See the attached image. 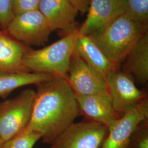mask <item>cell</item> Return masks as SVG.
<instances>
[{
	"instance_id": "cell-3",
	"label": "cell",
	"mask_w": 148,
	"mask_h": 148,
	"mask_svg": "<svg viewBox=\"0 0 148 148\" xmlns=\"http://www.w3.org/2000/svg\"><path fill=\"white\" fill-rule=\"evenodd\" d=\"M79 35L78 29H76L45 47L37 50L32 49L24 57L23 65L31 72L66 78Z\"/></svg>"
},
{
	"instance_id": "cell-14",
	"label": "cell",
	"mask_w": 148,
	"mask_h": 148,
	"mask_svg": "<svg viewBox=\"0 0 148 148\" xmlns=\"http://www.w3.org/2000/svg\"><path fill=\"white\" fill-rule=\"evenodd\" d=\"M121 71L134 82L145 85L148 81V33L139 38L125 59Z\"/></svg>"
},
{
	"instance_id": "cell-13",
	"label": "cell",
	"mask_w": 148,
	"mask_h": 148,
	"mask_svg": "<svg viewBox=\"0 0 148 148\" xmlns=\"http://www.w3.org/2000/svg\"><path fill=\"white\" fill-rule=\"evenodd\" d=\"M32 49L0 29V74L31 72L23 65V59Z\"/></svg>"
},
{
	"instance_id": "cell-23",
	"label": "cell",
	"mask_w": 148,
	"mask_h": 148,
	"mask_svg": "<svg viewBox=\"0 0 148 148\" xmlns=\"http://www.w3.org/2000/svg\"><path fill=\"white\" fill-rule=\"evenodd\" d=\"M3 142L2 140V139H1V138H0V148H2V145H3Z\"/></svg>"
},
{
	"instance_id": "cell-1",
	"label": "cell",
	"mask_w": 148,
	"mask_h": 148,
	"mask_svg": "<svg viewBox=\"0 0 148 148\" xmlns=\"http://www.w3.org/2000/svg\"><path fill=\"white\" fill-rule=\"evenodd\" d=\"M36 91L27 127L51 144L81 115L74 92L65 77L53 76L35 84Z\"/></svg>"
},
{
	"instance_id": "cell-11",
	"label": "cell",
	"mask_w": 148,
	"mask_h": 148,
	"mask_svg": "<svg viewBox=\"0 0 148 148\" xmlns=\"http://www.w3.org/2000/svg\"><path fill=\"white\" fill-rule=\"evenodd\" d=\"M81 115L86 120L110 127L121 115L115 111L107 91L87 95H75Z\"/></svg>"
},
{
	"instance_id": "cell-8",
	"label": "cell",
	"mask_w": 148,
	"mask_h": 148,
	"mask_svg": "<svg viewBox=\"0 0 148 148\" xmlns=\"http://www.w3.org/2000/svg\"><path fill=\"white\" fill-rule=\"evenodd\" d=\"M66 79L75 95H87L107 91L105 79L91 68L74 51Z\"/></svg>"
},
{
	"instance_id": "cell-20",
	"label": "cell",
	"mask_w": 148,
	"mask_h": 148,
	"mask_svg": "<svg viewBox=\"0 0 148 148\" xmlns=\"http://www.w3.org/2000/svg\"><path fill=\"white\" fill-rule=\"evenodd\" d=\"M40 0H12V11L13 16L38 9Z\"/></svg>"
},
{
	"instance_id": "cell-2",
	"label": "cell",
	"mask_w": 148,
	"mask_h": 148,
	"mask_svg": "<svg viewBox=\"0 0 148 148\" xmlns=\"http://www.w3.org/2000/svg\"><path fill=\"white\" fill-rule=\"evenodd\" d=\"M147 28L148 25L123 13L90 36L107 58L119 67L139 38L148 31Z\"/></svg>"
},
{
	"instance_id": "cell-6",
	"label": "cell",
	"mask_w": 148,
	"mask_h": 148,
	"mask_svg": "<svg viewBox=\"0 0 148 148\" xmlns=\"http://www.w3.org/2000/svg\"><path fill=\"white\" fill-rule=\"evenodd\" d=\"M109 128L88 120L72 123L52 143L51 148H101Z\"/></svg>"
},
{
	"instance_id": "cell-18",
	"label": "cell",
	"mask_w": 148,
	"mask_h": 148,
	"mask_svg": "<svg viewBox=\"0 0 148 148\" xmlns=\"http://www.w3.org/2000/svg\"><path fill=\"white\" fill-rule=\"evenodd\" d=\"M125 13L138 23L148 25V0H126Z\"/></svg>"
},
{
	"instance_id": "cell-22",
	"label": "cell",
	"mask_w": 148,
	"mask_h": 148,
	"mask_svg": "<svg viewBox=\"0 0 148 148\" xmlns=\"http://www.w3.org/2000/svg\"><path fill=\"white\" fill-rule=\"evenodd\" d=\"M78 10L79 12L82 13H86L90 5V0H65Z\"/></svg>"
},
{
	"instance_id": "cell-5",
	"label": "cell",
	"mask_w": 148,
	"mask_h": 148,
	"mask_svg": "<svg viewBox=\"0 0 148 148\" xmlns=\"http://www.w3.org/2000/svg\"><path fill=\"white\" fill-rule=\"evenodd\" d=\"M5 30L28 46L44 45L48 41L52 32L38 10L13 16Z\"/></svg>"
},
{
	"instance_id": "cell-7",
	"label": "cell",
	"mask_w": 148,
	"mask_h": 148,
	"mask_svg": "<svg viewBox=\"0 0 148 148\" xmlns=\"http://www.w3.org/2000/svg\"><path fill=\"white\" fill-rule=\"evenodd\" d=\"M105 80L113 106L121 116L148 97L146 90L138 89L132 79L119 69L112 72Z\"/></svg>"
},
{
	"instance_id": "cell-24",
	"label": "cell",
	"mask_w": 148,
	"mask_h": 148,
	"mask_svg": "<svg viewBox=\"0 0 148 148\" xmlns=\"http://www.w3.org/2000/svg\"><path fill=\"white\" fill-rule=\"evenodd\" d=\"M120 1H123V2H126V0H120Z\"/></svg>"
},
{
	"instance_id": "cell-19",
	"label": "cell",
	"mask_w": 148,
	"mask_h": 148,
	"mask_svg": "<svg viewBox=\"0 0 148 148\" xmlns=\"http://www.w3.org/2000/svg\"><path fill=\"white\" fill-rule=\"evenodd\" d=\"M127 148H148V119L141 121L135 127Z\"/></svg>"
},
{
	"instance_id": "cell-9",
	"label": "cell",
	"mask_w": 148,
	"mask_h": 148,
	"mask_svg": "<svg viewBox=\"0 0 148 148\" xmlns=\"http://www.w3.org/2000/svg\"><path fill=\"white\" fill-rule=\"evenodd\" d=\"M148 119V97L124 113L109 127L101 148H127L130 138L138 124Z\"/></svg>"
},
{
	"instance_id": "cell-16",
	"label": "cell",
	"mask_w": 148,
	"mask_h": 148,
	"mask_svg": "<svg viewBox=\"0 0 148 148\" xmlns=\"http://www.w3.org/2000/svg\"><path fill=\"white\" fill-rule=\"evenodd\" d=\"M53 76L49 74L34 72L0 74V97L5 99L12 91L20 87L35 85Z\"/></svg>"
},
{
	"instance_id": "cell-10",
	"label": "cell",
	"mask_w": 148,
	"mask_h": 148,
	"mask_svg": "<svg viewBox=\"0 0 148 148\" xmlns=\"http://www.w3.org/2000/svg\"><path fill=\"white\" fill-rule=\"evenodd\" d=\"M126 2L120 0H90L88 14L79 35L90 36L103 29L117 17L125 13Z\"/></svg>"
},
{
	"instance_id": "cell-21",
	"label": "cell",
	"mask_w": 148,
	"mask_h": 148,
	"mask_svg": "<svg viewBox=\"0 0 148 148\" xmlns=\"http://www.w3.org/2000/svg\"><path fill=\"white\" fill-rule=\"evenodd\" d=\"M12 1V0H0V27L3 30L13 17Z\"/></svg>"
},
{
	"instance_id": "cell-17",
	"label": "cell",
	"mask_w": 148,
	"mask_h": 148,
	"mask_svg": "<svg viewBox=\"0 0 148 148\" xmlns=\"http://www.w3.org/2000/svg\"><path fill=\"white\" fill-rule=\"evenodd\" d=\"M41 136L27 127L16 137L3 143L2 148H33Z\"/></svg>"
},
{
	"instance_id": "cell-4",
	"label": "cell",
	"mask_w": 148,
	"mask_h": 148,
	"mask_svg": "<svg viewBox=\"0 0 148 148\" xmlns=\"http://www.w3.org/2000/svg\"><path fill=\"white\" fill-rule=\"evenodd\" d=\"M35 91L23 90L14 98L0 102V138L5 143L25 129L32 118Z\"/></svg>"
},
{
	"instance_id": "cell-15",
	"label": "cell",
	"mask_w": 148,
	"mask_h": 148,
	"mask_svg": "<svg viewBox=\"0 0 148 148\" xmlns=\"http://www.w3.org/2000/svg\"><path fill=\"white\" fill-rule=\"evenodd\" d=\"M75 52L86 63L104 79L119 67L112 63L90 36L79 35L75 45Z\"/></svg>"
},
{
	"instance_id": "cell-12",
	"label": "cell",
	"mask_w": 148,
	"mask_h": 148,
	"mask_svg": "<svg viewBox=\"0 0 148 148\" xmlns=\"http://www.w3.org/2000/svg\"><path fill=\"white\" fill-rule=\"evenodd\" d=\"M38 10L51 32L61 30L67 35L77 29L75 20L79 11L65 0H40Z\"/></svg>"
}]
</instances>
